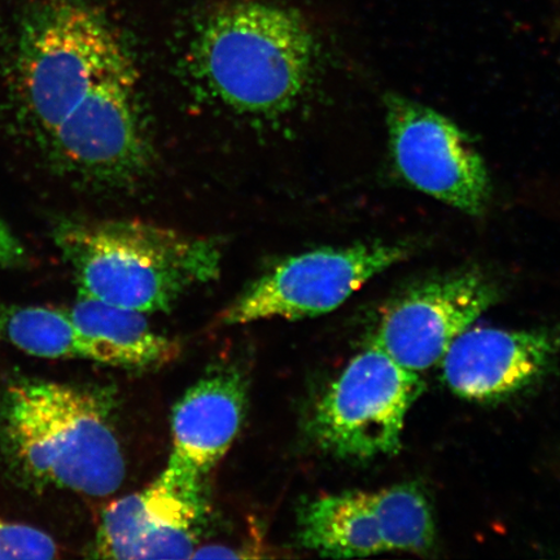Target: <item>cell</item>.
<instances>
[{
	"label": "cell",
	"instance_id": "cell-1",
	"mask_svg": "<svg viewBox=\"0 0 560 560\" xmlns=\"http://www.w3.org/2000/svg\"><path fill=\"white\" fill-rule=\"evenodd\" d=\"M0 443L32 485L107 497L126 464L107 398L73 385L20 380L0 395Z\"/></svg>",
	"mask_w": 560,
	"mask_h": 560
},
{
	"label": "cell",
	"instance_id": "cell-2",
	"mask_svg": "<svg viewBox=\"0 0 560 560\" xmlns=\"http://www.w3.org/2000/svg\"><path fill=\"white\" fill-rule=\"evenodd\" d=\"M54 237L81 295L144 314L171 311L221 270L219 242L143 221L61 220Z\"/></svg>",
	"mask_w": 560,
	"mask_h": 560
},
{
	"label": "cell",
	"instance_id": "cell-3",
	"mask_svg": "<svg viewBox=\"0 0 560 560\" xmlns=\"http://www.w3.org/2000/svg\"><path fill=\"white\" fill-rule=\"evenodd\" d=\"M315 44L298 12L243 0L221 7L194 39L195 73L209 93L240 114L292 108L311 80Z\"/></svg>",
	"mask_w": 560,
	"mask_h": 560
},
{
	"label": "cell",
	"instance_id": "cell-4",
	"mask_svg": "<svg viewBox=\"0 0 560 560\" xmlns=\"http://www.w3.org/2000/svg\"><path fill=\"white\" fill-rule=\"evenodd\" d=\"M130 68L121 42L83 0H32L26 7L16 80L26 114L47 140L97 82Z\"/></svg>",
	"mask_w": 560,
	"mask_h": 560
},
{
	"label": "cell",
	"instance_id": "cell-5",
	"mask_svg": "<svg viewBox=\"0 0 560 560\" xmlns=\"http://www.w3.org/2000/svg\"><path fill=\"white\" fill-rule=\"evenodd\" d=\"M422 390L419 374L370 345L315 406L312 435L322 450L345 459L396 455L402 447L406 417Z\"/></svg>",
	"mask_w": 560,
	"mask_h": 560
},
{
	"label": "cell",
	"instance_id": "cell-6",
	"mask_svg": "<svg viewBox=\"0 0 560 560\" xmlns=\"http://www.w3.org/2000/svg\"><path fill=\"white\" fill-rule=\"evenodd\" d=\"M416 241L369 242L319 248L285 258L252 283L221 315L225 325L330 313L370 279L402 262Z\"/></svg>",
	"mask_w": 560,
	"mask_h": 560
},
{
	"label": "cell",
	"instance_id": "cell-7",
	"mask_svg": "<svg viewBox=\"0 0 560 560\" xmlns=\"http://www.w3.org/2000/svg\"><path fill=\"white\" fill-rule=\"evenodd\" d=\"M499 282L479 268H462L406 287L383 307L371 345L398 365H439L458 336L499 303Z\"/></svg>",
	"mask_w": 560,
	"mask_h": 560
},
{
	"label": "cell",
	"instance_id": "cell-8",
	"mask_svg": "<svg viewBox=\"0 0 560 560\" xmlns=\"http://www.w3.org/2000/svg\"><path fill=\"white\" fill-rule=\"evenodd\" d=\"M396 170L411 187L466 214L489 205L490 179L470 138L450 118L400 95L384 101Z\"/></svg>",
	"mask_w": 560,
	"mask_h": 560
},
{
	"label": "cell",
	"instance_id": "cell-9",
	"mask_svg": "<svg viewBox=\"0 0 560 560\" xmlns=\"http://www.w3.org/2000/svg\"><path fill=\"white\" fill-rule=\"evenodd\" d=\"M136 70L104 77L48 142L61 166L102 184L140 177L150 164L136 103Z\"/></svg>",
	"mask_w": 560,
	"mask_h": 560
},
{
	"label": "cell",
	"instance_id": "cell-10",
	"mask_svg": "<svg viewBox=\"0 0 560 560\" xmlns=\"http://www.w3.org/2000/svg\"><path fill=\"white\" fill-rule=\"evenodd\" d=\"M207 514V494L184 492L159 476L151 486L104 510L94 556L190 559L198 550Z\"/></svg>",
	"mask_w": 560,
	"mask_h": 560
},
{
	"label": "cell",
	"instance_id": "cell-11",
	"mask_svg": "<svg viewBox=\"0 0 560 560\" xmlns=\"http://www.w3.org/2000/svg\"><path fill=\"white\" fill-rule=\"evenodd\" d=\"M560 353V331L467 328L441 361L454 395L475 402L505 400L549 373Z\"/></svg>",
	"mask_w": 560,
	"mask_h": 560
},
{
	"label": "cell",
	"instance_id": "cell-12",
	"mask_svg": "<svg viewBox=\"0 0 560 560\" xmlns=\"http://www.w3.org/2000/svg\"><path fill=\"white\" fill-rule=\"evenodd\" d=\"M247 384L235 370L209 374L186 392L172 416L173 450L161 478L184 492L207 494V476L241 430Z\"/></svg>",
	"mask_w": 560,
	"mask_h": 560
},
{
	"label": "cell",
	"instance_id": "cell-13",
	"mask_svg": "<svg viewBox=\"0 0 560 560\" xmlns=\"http://www.w3.org/2000/svg\"><path fill=\"white\" fill-rule=\"evenodd\" d=\"M299 540L328 558H365L388 552L375 492L318 497L299 513Z\"/></svg>",
	"mask_w": 560,
	"mask_h": 560
},
{
	"label": "cell",
	"instance_id": "cell-14",
	"mask_svg": "<svg viewBox=\"0 0 560 560\" xmlns=\"http://www.w3.org/2000/svg\"><path fill=\"white\" fill-rule=\"evenodd\" d=\"M69 314L80 330L95 341L104 365L150 370L171 363L179 354L178 342L153 331L144 313L80 293Z\"/></svg>",
	"mask_w": 560,
	"mask_h": 560
},
{
	"label": "cell",
	"instance_id": "cell-15",
	"mask_svg": "<svg viewBox=\"0 0 560 560\" xmlns=\"http://www.w3.org/2000/svg\"><path fill=\"white\" fill-rule=\"evenodd\" d=\"M0 339L40 359L101 363L95 341L80 330L69 312L0 305Z\"/></svg>",
	"mask_w": 560,
	"mask_h": 560
},
{
	"label": "cell",
	"instance_id": "cell-16",
	"mask_svg": "<svg viewBox=\"0 0 560 560\" xmlns=\"http://www.w3.org/2000/svg\"><path fill=\"white\" fill-rule=\"evenodd\" d=\"M388 551L425 552L436 540L435 516L424 489L417 482H402L376 490Z\"/></svg>",
	"mask_w": 560,
	"mask_h": 560
},
{
	"label": "cell",
	"instance_id": "cell-17",
	"mask_svg": "<svg viewBox=\"0 0 560 560\" xmlns=\"http://www.w3.org/2000/svg\"><path fill=\"white\" fill-rule=\"evenodd\" d=\"M56 556L58 546L45 532L0 517V560H40Z\"/></svg>",
	"mask_w": 560,
	"mask_h": 560
},
{
	"label": "cell",
	"instance_id": "cell-18",
	"mask_svg": "<svg viewBox=\"0 0 560 560\" xmlns=\"http://www.w3.org/2000/svg\"><path fill=\"white\" fill-rule=\"evenodd\" d=\"M24 260L23 245L16 240L5 223L0 220V265L11 266Z\"/></svg>",
	"mask_w": 560,
	"mask_h": 560
}]
</instances>
